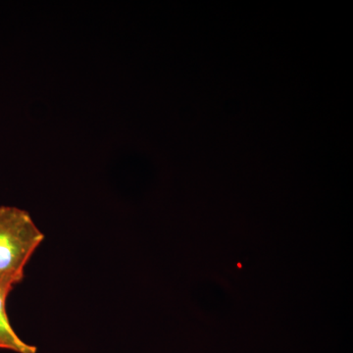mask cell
<instances>
[{
    "instance_id": "2",
    "label": "cell",
    "mask_w": 353,
    "mask_h": 353,
    "mask_svg": "<svg viewBox=\"0 0 353 353\" xmlns=\"http://www.w3.org/2000/svg\"><path fill=\"white\" fill-rule=\"evenodd\" d=\"M13 288V285L0 283V350H11L16 353H37L36 347L21 340L7 316V297Z\"/></svg>"
},
{
    "instance_id": "1",
    "label": "cell",
    "mask_w": 353,
    "mask_h": 353,
    "mask_svg": "<svg viewBox=\"0 0 353 353\" xmlns=\"http://www.w3.org/2000/svg\"><path fill=\"white\" fill-rule=\"evenodd\" d=\"M43 240L27 211L0 208V283L15 287L22 282L26 266Z\"/></svg>"
}]
</instances>
